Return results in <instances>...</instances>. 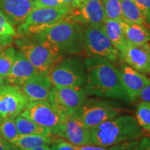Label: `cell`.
<instances>
[{"label": "cell", "instance_id": "cell-1", "mask_svg": "<svg viewBox=\"0 0 150 150\" xmlns=\"http://www.w3.org/2000/svg\"><path fill=\"white\" fill-rule=\"evenodd\" d=\"M87 71L85 89L88 95L130 102L124 89L120 71L108 60L88 56L84 60Z\"/></svg>", "mask_w": 150, "mask_h": 150}, {"label": "cell", "instance_id": "cell-2", "mask_svg": "<svg viewBox=\"0 0 150 150\" xmlns=\"http://www.w3.org/2000/svg\"><path fill=\"white\" fill-rule=\"evenodd\" d=\"M35 35L60 60L67 55L86 54L83 28L76 22L63 20Z\"/></svg>", "mask_w": 150, "mask_h": 150}, {"label": "cell", "instance_id": "cell-3", "mask_svg": "<svg viewBox=\"0 0 150 150\" xmlns=\"http://www.w3.org/2000/svg\"><path fill=\"white\" fill-rule=\"evenodd\" d=\"M91 145H115L141 138L143 131L134 116L117 115L90 129Z\"/></svg>", "mask_w": 150, "mask_h": 150}, {"label": "cell", "instance_id": "cell-4", "mask_svg": "<svg viewBox=\"0 0 150 150\" xmlns=\"http://www.w3.org/2000/svg\"><path fill=\"white\" fill-rule=\"evenodd\" d=\"M15 44L39 75L48 76L54 67L61 60L58 59L45 46L35 35L20 36L15 40Z\"/></svg>", "mask_w": 150, "mask_h": 150}, {"label": "cell", "instance_id": "cell-5", "mask_svg": "<svg viewBox=\"0 0 150 150\" xmlns=\"http://www.w3.org/2000/svg\"><path fill=\"white\" fill-rule=\"evenodd\" d=\"M48 76L53 86L85 88L87 82L85 63L76 56L63 58Z\"/></svg>", "mask_w": 150, "mask_h": 150}, {"label": "cell", "instance_id": "cell-6", "mask_svg": "<svg viewBox=\"0 0 150 150\" xmlns=\"http://www.w3.org/2000/svg\"><path fill=\"white\" fill-rule=\"evenodd\" d=\"M72 9L62 8H39L33 9L23 23L18 26V34L20 36L36 34L66 20Z\"/></svg>", "mask_w": 150, "mask_h": 150}, {"label": "cell", "instance_id": "cell-7", "mask_svg": "<svg viewBox=\"0 0 150 150\" xmlns=\"http://www.w3.org/2000/svg\"><path fill=\"white\" fill-rule=\"evenodd\" d=\"M85 88L53 86L47 101L63 120L72 115L87 99Z\"/></svg>", "mask_w": 150, "mask_h": 150}, {"label": "cell", "instance_id": "cell-8", "mask_svg": "<svg viewBox=\"0 0 150 150\" xmlns=\"http://www.w3.org/2000/svg\"><path fill=\"white\" fill-rule=\"evenodd\" d=\"M84 45L88 56L104 58L111 63L119 59V52L112 45L105 31L104 24L100 26H82Z\"/></svg>", "mask_w": 150, "mask_h": 150}, {"label": "cell", "instance_id": "cell-9", "mask_svg": "<svg viewBox=\"0 0 150 150\" xmlns=\"http://www.w3.org/2000/svg\"><path fill=\"white\" fill-rule=\"evenodd\" d=\"M122 110L117 102L108 99L91 98L86 99L78 111L85 126L91 129L119 115Z\"/></svg>", "mask_w": 150, "mask_h": 150}, {"label": "cell", "instance_id": "cell-10", "mask_svg": "<svg viewBox=\"0 0 150 150\" xmlns=\"http://www.w3.org/2000/svg\"><path fill=\"white\" fill-rule=\"evenodd\" d=\"M29 103L20 86L4 85L0 89V121L16 118Z\"/></svg>", "mask_w": 150, "mask_h": 150}, {"label": "cell", "instance_id": "cell-11", "mask_svg": "<svg viewBox=\"0 0 150 150\" xmlns=\"http://www.w3.org/2000/svg\"><path fill=\"white\" fill-rule=\"evenodd\" d=\"M54 136L74 145H91L90 129L85 126L78 110L63 120Z\"/></svg>", "mask_w": 150, "mask_h": 150}, {"label": "cell", "instance_id": "cell-12", "mask_svg": "<svg viewBox=\"0 0 150 150\" xmlns=\"http://www.w3.org/2000/svg\"><path fill=\"white\" fill-rule=\"evenodd\" d=\"M20 115L29 118L40 126L48 129L53 135L63 121L47 100L29 102Z\"/></svg>", "mask_w": 150, "mask_h": 150}, {"label": "cell", "instance_id": "cell-13", "mask_svg": "<svg viewBox=\"0 0 150 150\" xmlns=\"http://www.w3.org/2000/svg\"><path fill=\"white\" fill-rule=\"evenodd\" d=\"M106 18L102 0H84L78 8L70 11L65 20L81 26H100Z\"/></svg>", "mask_w": 150, "mask_h": 150}, {"label": "cell", "instance_id": "cell-14", "mask_svg": "<svg viewBox=\"0 0 150 150\" xmlns=\"http://www.w3.org/2000/svg\"><path fill=\"white\" fill-rule=\"evenodd\" d=\"M119 59L127 65L142 74H150V51L149 43L134 45L129 42L119 52Z\"/></svg>", "mask_w": 150, "mask_h": 150}, {"label": "cell", "instance_id": "cell-15", "mask_svg": "<svg viewBox=\"0 0 150 150\" xmlns=\"http://www.w3.org/2000/svg\"><path fill=\"white\" fill-rule=\"evenodd\" d=\"M122 83L131 101H136L140 92L150 84L145 74L134 70L127 65H122L119 69Z\"/></svg>", "mask_w": 150, "mask_h": 150}, {"label": "cell", "instance_id": "cell-16", "mask_svg": "<svg viewBox=\"0 0 150 150\" xmlns=\"http://www.w3.org/2000/svg\"><path fill=\"white\" fill-rule=\"evenodd\" d=\"M33 9L31 0H0V13L13 26L23 23Z\"/></svg>", "mask_w": 150, "mask_h": 150}, {"label": "cell", "instance_id": "cell-17", "mask_svg": "<svg viewBox=\"0 0 150 150\" xmlns=\"http://www.w3.org/2000/svg\"><path fill=\"white\" fill-rule=\"evenodd\" d=\"M37 75L38 74L33 65L21 52L17 51L13 65L5 80L8 84L20 86Z\"/></svg>", "mask_w": 150, "mask_h": 150}, {"label": "cell", "instance_id": "cell-18", "mask_svg": "<svg viewBox=\"0 0 150 150\" xmlns=\"http://www.w3.org/2000/svg\"><path fill=\"white\" fill-rule=\"evenodd\" d=\"M53 87L49 76L37 75L20 86L22 91L29 102L47 101L50 91Z\"/></svg>", "mask_w": 150, "mask_h": 150}, {"label": "cell", "instance_id": "cell-19", "mask_svg": "<svg viewBox=\"0 0 150 150\" xmlns=\"http://www.w3.org/2000/svg\"><path fill=\"white\" fill-rule=\"evenodd\" d=\"M127 42L134 45H142L150 40V29L146 24L122 23Z\"/></svg>", "mask_w": 150, "mask_h": 150}, {"label": "cell", "instance_id": "cell-20", "mask_svg": "<svg viewBox=\"0 0 150 150\" xmlns=\"http://www.w3.org/2000/svg\"><path fill=\"white\" fill-rule=\"evenodd\" d=\"M104 27L114 47L118 52L121 51L127 43L122 24L116 20L106 18L104 22Z\"/></svg>", "mask_w": 150, "mask_h": 150}, {"label": "cell", "instance_id": "cell-21", "mask_svg": "<svg viewBox=\"0 0 150 150\" xmlns=\"http://www.w3.org/2000/svg\"><path fill=\"white\" fill-rule=\"evenodd\" d=\"M54 136L53 135H20L11 144L20 150H28L38 146L52 145L54 140Z\"/></svg>", "mask_w": 150, "mask_h": 150}, {"label": "cell", "instance_id": "cell-22", "mask_svg": "<svg viewBox=\"0 0 150 150\" xmlns=\"http://www.w3.org/2000/svg\"><path fill=\"white\" fill-rule=\"evenodd\" d=\"M15 123L20 135H53L48 129L41 127L29 118L20 115L15 118Z\"/></svg>", "mask_w": 150, "mask_h": 150}, {"label": "cell", "instance_id": "cell-23", "mask_svg": "<svg viewBox=\"0 0 150 150\" xmlns=\"http://www.w3.org/2000/svg\"><path fill=\"white\" fill-rule=\"evenodd\" d=\"M120 2L124 22L131 24H146L141 11L134 0H120Z\"/></svg>", "mask_w": 150, "mask_h": 150}, {"label": "cell", "instance_id": "cell-24", "mask_svg": "<svg viewBox=\"0 0 150 150\" xmlns=\"http://www.w3.org/2000/svg\"><path fill=\"white\" fill-rule=\"evenodd\" d=\"M16 51L12 45L0 52V75L4 79L7 77L13 65Z\"/></svg>", "mask_w": 150, "mask_h": 150}, {"label": "cell", "instance_id": "cell-25", "mask_svg": "<svg viewBox=\"0 0 150 150\" xmlns=\"http://www.w3.org/2000/svg\"><path fill=\"white\" fill-rule=\"evenodd\" d=\"M102 2L106 18L124 22L120 0H102Z\"/></svg>", "mask_w": 150, "mask_h": 150}, {"label": "cell", "instance_id": "cell-26", "mask_svg": "<svg viewBox=\"0 0 150 150\" xmlns=\"http://www.w3.org/2000/svg\"><path fill=\"white\" fill-rule=\"evenodd\" d=\"M19 136L15 118L0 121V137L1 138L11 143Z\"/></svg>", "mask_w": 150, "mask_h": 150}, {"label": "cell", "instance_id": "cell-27", "mask_svg": "<svg viewBox=\"0 0 150 150\" xmlns=\"http://www.w3.org/2000/svg\"><path fill=\"white\" fill-rule=\"evenodd\" d=\"M136 119L141 128L149 131L150 129V103L142 102L138 105Z\"/></svg>", "mask_w": 150, "mask_h": 150}, {"label": "cell", "instance_id": "cell-28", "mask_svg": "<svg viewBox=\"0 0 150 150\" xmlns=\"http://www.w3.org/2000/svg\"><path fill=\"white\" fill-rule=\"evenodd\" d=\"M138 141L123 142L118 145L104 147L95 145H74L73 146L77 150H132L135 146L137 145Z\"/></svg>", "mask_w": 150, "mask_h": 150}, {"label": "cell", "instance_id": "cell-29", "mask_svg": "<svg viewBox=\"0 0 150 150\" xmlns=\"http://www.w3.org/2000/svg\"><path fill=\"white\" fill-rule=\"evenodd\" d=\"M33 9L39 8H62V7H67L60 0H33Z\"/></svg>", "mask_w": 150, "mask_h": 150}, {"label": "cell", "instance_id": "cell-30", "mask_svg": "<svg viewBox=\"0 0 150 150\" xmlns=\"http://www.w3.org/2000/svg\"><path fill=\"white\" fill-rule=\"evenodd\" d=\"M0 35H11L16 37L18 33L4 16L0 13Z\"/></svg>", "mask_w": 150, "mask_h": 150}, {"label": "cell", "instance_id": "cell-31", "mask_svg": "<svg viewBox=\"0 0 150 150\" xmlns=\"http://www.w3.org/2000/svg\"><path fill=\"white\" fill-rule=\"evenodd\" d=\"M141 11L146 24H150V0H134Z\"/></svg>", "mask_w": 150, "mask_h": 150}, {"label": "cell", "instance_id": "cell-32", "mask_svg": "<svg viewBox=\"0 0 150 150\" xmlns=\"http://www.w3.org/2000/svg\"><path fill=\"white\" fill-rule=\"evenodd\" d=\"M52 143L56 145L57 150H77L72 144L63 140V138L54 139Z\"/></svg>", "mask_w": 150, "mask_h": 150}, {"label": "cell", "instance_id": "cell-33", "mask_svg": "<svg viewBox=\"0 0 150 150\" xmlns=\"http://www.w3.org/2000/svg\"><path fill=\"white\" fill-rule=\"evenodd\" d=\"M13 36L11 35H0V52L12 45Z\"/></svg>", "mask_w": 150, "mask_h": 150}, {"label": "cell", "instance_id": "cell-34", "mask_svg": "<svg viewBox=\"0 0 150 150\" xmlns=\"http://www.w3.org/2000/svg\"><path fill=\"white\" fill-rule=\"evenodd\" d=\"M132 150H150V137L142 138Z\"/></svg>", "mask_w": 150, "mask_h": 150}, {"label": "cell", "instance_id": "cell-35", "mask_svg": "<svg viewBox=\"0 0 150 150\" xmlns=\"http://www.w3.org/2000/svg\"><path fill=\"white\" fill-rule=\"evenodd\" d=\"M67 7H69L72 10L78 8L84 0H60Z\"/></svg>", "mask_w": 150, "mask_h": 150}, {"label": "cell", "instance_id": "cell-36", "mask_svg": "<svg viewBox=\"0 0 150 150\" xmlns=\"http://www.w3.org/2000/svg\"><path fill=\"white\" fill-rule=\"evenodd\" d=\"M138 97L141 99L143 102L150 103V84L145 86L142 90Z\"/></svg>", "mask_w": 150, "mask_h": 150}, {"label": "cell", "instance_id": "cell-37", "mask_svg": "<svg viewBox=\"0 0 150 150\" xmlns=\"http://www.w3.org/2000/svg\"><path fill=\"white\" fill-rule=\"evenodd\" d=\"M4 150H20V149H19L16 146H15L13 145V144H11L10 142L6 141Z\"/></svg>", "mask_w": 150, "mask_h": 150}, {"label": "cell", "instance_id": "cell-38", "mask_svg": "<svg viewBox=\"0 0 150 150\" xmlns=\"http://www.w3.org/2000/svg\"><path fill=\"white\" fill-rule=\"evenodd\" d=\"M50 145H45L42 146H38V147L32 148V149H30L28 150H50Z\"/></svg>", "mask_w": 150, "mask_h": 150}, {"label": "cell", "instance_id": "cell-39", "mask_svg": "<svg viewBox=\"0 0 150 150\" xmlns=\"http://www.w3.org/2000/svg\"><path fill=\"white\" fill-rule=\"evenodd\" d=\"M6 141L0 137V150H4Z\"/></svg>", "mask_w": 150, "mask_h": 150}, {"label": "cell", "instance_id": "cell-40", "mask_svg": "<svg viewBox=\"0 0 150 150\" xmlns=\"http://www.w3.org/2000/svg\"><path fill=\"white\" fill-rule=\"evenodd\" d=\"M4 86V79L0 75V89H1Z\"/></svg>", "mask_w": 150, "mask_h": 150}, {"label": "cell", "instance_id": "cell-41", "mask_svg": "<svg viewBox=\"0 0 150 150\" xmlns=\"http://www.w3.org/2000/svg\"><path fill=\"white\" fill-rule=\"evenodd\" d=\"M50 150H57V148H56V145H54V143L52 144V147H50Z\"/></svg>", "mask_w": 150, "mask_h": 150}, {"label": "cell", "instance_id": "cell-42", "mask_svg": "<svg viewBox=\"0 0 150 150\" xmlns=\"http://www.w3.org/2000/svg\"><path fill=\"white\" fill-rule=\"evenodd\" d=\"M149 131V133H150V129H149V131Z\"/></svg>", "mask_w": 150, "mask_h": 150}, {"label": "cell", "instance_id": "cell-43", "mask_svg": "<svg viewBox=\"0 0 150 150\" xmlns=\"http://www.w3.org/2000/svg\"><path fill=\"white\" fill-rule=\"evenodd\" d=\"M149 51H150V45H149Z\"/></svg>", "mask_w": 150, "mask_h": 150}, {"label": "cell", "instance_id": "cell-44", "mask_svg": "<svg viewBox=\"0 0 150 150\" xmlns=\"http://www.w3.org/2000/svg\"><path fill=\"white\" fill-rule=\"evenodd\" d=\"M31 1H33V0H31Z\"/></svg>", "mask_w": 150, "mask_h": 150}]
</instances>
